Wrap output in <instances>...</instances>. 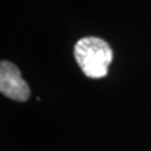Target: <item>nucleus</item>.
Returning a JSON list of instances; mask_svg holds the SVG:
<instances>
[{
  "label": "nucleus",
  "mask_w": 151,
  "mask_h": 151,
  "mask_svg": "<svg viewBox=\"0 0 151 151\" xmlns=\"http://www.w3.org/2000/svg\"><path fill=\"white\" fill-rule=\"evenodd\" d=\"M74 57L87 77L102 78L108 73L113 53L111 47L101 38L86 37L76 43Z\"/></svg>",
  "instance_id": "obj_1"
},
{
  "label": "nucleus",
  "mask_w": 151,
  "mask_h": 151,
  "mask_svg": "<svg viewBox=\"0 0 151 151\" xmlns=\"http://www.w3.org/2000/svg\"><path fill=\"white\" fill-rule=\"evenodd\" d=\"M0 92L19 102L27 101L30 96L29 86L22 78L19 68L8 60H1L0 63Z\"/></svg>",
  "instance_id": "obj_2"
}]
</instances>
